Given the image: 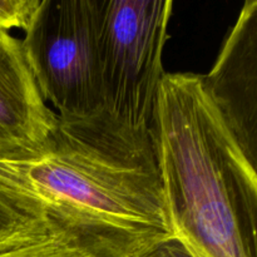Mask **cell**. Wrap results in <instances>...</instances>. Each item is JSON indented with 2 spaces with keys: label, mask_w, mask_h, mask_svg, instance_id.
Instances as JSON below:
<instances>
[{
  "label": "cell",
  "mask_w": 257,
  "mask_h": 257,
  "mask_svg": "<svg viewBox=\"0 0 257 257\" xmlns=\"http://www.w3.org/2000/svg\"><path fill=\"white\" fill-rule=\"evenodd\" d=\"M39 4L40 0H0V30H25Z\"/></svg>",
  "instance_id": "9"
},
{
  "label": "cell",
  "mask_w": 257,
  "mask_h": 257,
  "mask_svg": "<svg viewBox=\"0 0 257 257\" xmlns=\"http://www.w3.org/2000/svg\"><path fill=\"white\" fill-rule=\"evenodd\" d=\"M138 257H195L177 237H171L152 246Z\"/></svg>",
  "instance_id": "10"
},
{
  "label": "cell",
  "mask_w": 257,
  "mask_h": 257,
  "mask_svg": "<svg viewBox=\"0 0 257 257\" xmlns=\"http://www.w3.org/2000/svg\"><path fill=\"white\" fill-rule=\"evenodd\" d=\"M104 0H40L23 49L45 102L63 118L100 109L98 37Z\"/></svg>",
  "instance_id": "4"
},
{
  "label": "cell",
  "mask_w": 257,
  "mask_h": 257,
  "mask_svg": "<svg viewBox=\"0 0 257 257\" xmlns=\"http://www.w3.org/2000/svg\"><path fill=\"white\" fill-rule=\"evenodd\" d=\"M172 9V0H104L98 37L99 103L119 122L153 127Z\"/></svg>",
  "instance_id": "3"
},
{
  "label": "cell",
  "mask_w": 257,
  "mask_h": 257,
  "mask_svg": "<svg viewBox=\"0 0 257 257\" xmlns=\"http://www.w3.org/2000/svg\"><path fill=\"white\" fill-rule=\"evenodd\" d=\"M57 120L38 88L22 40L0 30V162L39 158Z\"/></svg>",
  "instance_id": "6"
},
{
  "label": "cell",
  "mask_w": 257,
  "mask_h": 257,
  "mask_svg": "<svg viewBox=\"0 0 257 257\" xmlns=\"http://www.w3.org/2000/svg\"><path fill=\"white\" fill-rule=\"evenodd\" d=\"M39 198L57 226L95 257H138L173 237L152 128L99 109L58 115L45 152L4 162Z\"/></svg>",
  "instance_id": "1"
},
{
  "label": "cell",
  "mask_w": 257,
  "mask_h": 257,
  "mask_svg": "<svg viewBox=\"0 0 257 257\" xmlns=\"http://www.w3.org/2000/svg\"><path fill=\"white\" fill-rule=\"evenodd\" d=\"M59 228L42 201L0 162V251L34 242Z\"/></svg>",
  "instance_id": "7"
},
{
  "label": "cell",
  "mask_w": 257,
  "mask_h": 257,
  "mask_svg": "<svg viewBox=\"0 0 257 257\" xmlns=\"http://www.w3.org/2000/svg\"><path fill=\"white\" fill-rule=\"evenodd\" d=\"M203 84L248 162L257 160V0L243 4Z\"/></svg>",
  "instance_id": "5"
},
{
  "label": "cell",
  "mask_w": 257,
  "mask_h": 257,
  "mask_svg": "<svg viewBox=\"0 0 257 257\" xmlns=\"http://www.w3.org/2000/svg\"><path fill=\"white\" fill-rule=\"evenodd\" d=\"M153 137L173 237L195 257H257V175L202 74L166 73Z\"/></svg>",
  "instance_id": "2"
},
{
  "label": "cell",
  "mask_w": 257,
  "mask_h": 257,
  "mask_svg": "<svg viewBox=\"0 0 257 257\" xmlns=\"http://www.w3.org/2000/svg\"><path fill=\"white\" fill-rule=\"evenodd\" d=\"M0 257H95L68 231L59 228L50 235L7 251Z\"/></svg>",
  "instance_id": "8"
}]
</instances>
